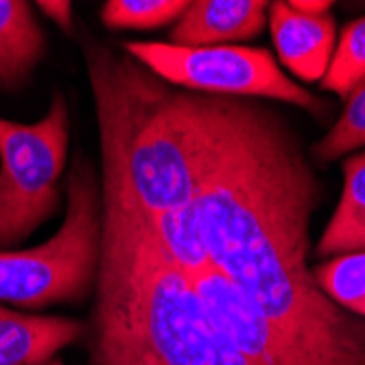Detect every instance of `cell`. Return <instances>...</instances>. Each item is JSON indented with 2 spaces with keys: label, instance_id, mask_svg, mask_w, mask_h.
Listing matches in <instances>:
<instances>
[{
  "label": "cell",
  "instance_id": "12",
  "mask_svg": "<svg viewBox=\"0 0 365 365\" xmlns=\"http://www.w3.org/2000/svg\"><path fill=\"white\" fill-rule=\"evenodd\" d=\"M315 250L322 258L365 252V151L344 162L341 199Z\"/></svg>",
  "mask_w": 365,
  "mask_h": 365
},
{
  "label": "cell",
  "instance_id": "16",
  "mask_svg": "<svg viewBox=\"0 0 365 365\" xmlns=\"http://www.w3.org/2000/svg\"><path fill=\"white\" fill-rule=\"evenodd\" d=\"M188 5L186 0H108L101 20L108 29H160L178 22Z\"/></svg>",
  "mask_w": 365,
  "mask_h": 365
},
{
  "label": "cell",
  "instance_id": "6",
  "mask_svg": "<svg viewBox=\"0 0 365 365\" xmlns=\"http://www.w3.org/2000/svg\"><path fill=\"white\" fill-rule=\"evenodd\" d=\"M125 53L169 86L186 92L274 98L319 114L315 94L297 86L267 48L254 46H180L171 42H127Z\"/></svg>",
  "mask_w": 365,
  "mask_h": 365
},
{
  "label": "cell",
  "instance_id": "10",
  "mask_svg": "<svg viewBox=\"0 0 365 365\" xmlns=\"http://www.w3.org/2000/svg\"><path fill=\"white\" fill-rule=\"evenodd\" d=\"M81 335L77 319L20 315L0 307V365H44Z\"/></svg>",
  "mask_w": 365,
  "mask_h": 365
},
{
  "label": "cell",
  "instance_id": "2",
  "mask_svg": "<svg viewBox=\"0 0 365 365\" xmlns=\"http://www.w3.org/2000/svg\"><path fill=\"white\" fill-rule=\"evenodd\" d=\"M101 221L92 365H250L136 217L103 208Z\"/></svg>",
  "mask_w": 365,
  "mask_h": 365
},
{
  "label": "cell",
  "instance_id": "14",
  "mask_svg": "<svg viewBox=\"0 0 365 365\" xmlns=\"http://www.w3.org/2000/svg\"><path fill=\"white\" fill-rule=\"evenodd\" d=\"M365 79V16L350 22L337 40L328 73L322 79V88L339 94L341 98Z\"/></svg>",
  "mask_w": 365,
  "mask_h": 365
},
{
  "label": "cell",
  "instance_id": "11",
  "mask_svg": "<svg viewBox=\"0 0 365 365\" xmlns=\"http://www.w3.org/2000/svg\"><path fill=\"white\" fill-rule=\"evenodd\" d=\"M46 51L44 31L24 0H0V92L20 90Z\"/></svg>",
  "mask_w": 365,
  "mask_h": 365
},
{
  "label": "cell",
  "instance_id": "19",
  "mask_svg": "<svg viewBox=\"0 0 365 365\" xmlns=\"http://www.w3.org/2000/svg\"><path fill=\"white\" fill-rule=\"evenodd\" d=\"M44 365H61L59 361H51V363H44Z\"/></svg>",
  "mask_w": 365,
  "mask_h": 365
},
{
  "label": "cell",
  "instance_id": "15",
  "mask_svg": "<svg viewBox=\"0 0 365 365\" xmlns=\"http://www.w3.org/2000/svg\"><path fill=\"white\" fill-rule=\"evenodd\" d=\"M359 147H365V79L348 92L344 112L333 129L315 145L313 155L326 164Z\"/></svg>",
  "mask_w": 365,
  "mask_h": 365
},
{
  "label": "cell",
  "instance_id": "17",
  "mask_svg": "<svg viewBox=\"0 0 365 365\" xmlns=\"http://www.w3.org/2000/svg\"><path fill=\"white\" fill-rule=\"evenodd\" d=\"M36 7H40L63 31H71L73 29V5L71 3H66V0H55V3H48V0H40Z\"/></svg>",
  "mask_w": 365,
  "mask_h": 365
},
{
  "label": "cell",
  "instance_id": "8",
  "mask_svg": "<svg viewBox=\"0 0 365 365\" xmlns=\"http://www.w3.org/2000/svg\"><path fill=\"white\" fill-rule=\"evenodd\" d=\"M269 29L280 61L302 81H322L337 46V26L330 14L311 18L289 7L269 5Z\"/></svg>",
  "mask_w": 365,
  "mask_h": 365
},
{
  "label": "cell",
  "instance_id": "1",
  "mask_svg": "<svg viewBox=\"0 0 365 365\" xmlns=\"http://www.w3.org/2000/svg\"><path fill=\"white\" fill-rule=\"evenodd\" d=\"M188 94L199 138L192 210L206 254L315 365H365V322L317 289L307 264L319 182L278 112Z\"/></svg>",
  "mask_w": 365,
  "mask_h": 365
},
{
  "label": "cell",
  "instance_id": "4",
  "mask_svg": "<svg viewBox=\"0 0 365 365\" xmlns=\"http://www.w3.org/2000/svg\"><path fill=\"white\" fill-rule=\"evenodd\" d=\"M101 217L94 169L79 160L66 182L61 227L38 247L0 250V302L44 309L83 300L98 278Z\"/></svg>",
  "mask_w": 365,
  "mask_h": 365
},
{
  "label": "cell",
  "instance_id": "13",
  "mask_svg": "<svg viewBox=\"0 0 365 365\" xmlns=\"http://www.w3.org/2000/svg\"><path fill=\"white\" fill-rule=\"evenodd\" d=\"M311 274L330 302L365 317V252L333 256L313 267Z\"/></svg>",
  "mask_w": 365,
  "mask_h": 365
},
{
  "label": "cell",
  "instance_id": "5",
  "mask_svg": "<svg viewBox=\"0 0 365 365\" xmlns=\"http://www.w3.org/2000/svg\"><path fill=\"white\" fill-rule=\"evenodd\" d=\"M68 155V103L55 94L33 125L0 118V250L24 241L61 202L59 178Z\"/></svg>",
  "mask_w": 365,
  "mask_h": 365
},
{
  "label": "cell",
  "instance_id": "7",
  "mask_svg": "<svg viewBox=\"0 0 365 365\" xmlns=\"http://www.w3.org/2000/svg\"><path fill=\"white\" fill-rule=\"evenodd\" d=\"M190 280L215 328L250 365H315L217 267L210 264Z\"/></svg>",
  "mask_w": 365,
  "mask_h": 365
},
{
  "label": "cell",
  "instance_id": "18",
  "mask_svg": "<svg viewBox=\"0 0 365 365\" xmlns=\"http://www.w3.org/2000/svg\"><path fill=\"white\" fill-rule=\"evenodd\" d=\"M289 7L302 16L319 18V16L330 14L333 3H330V0H293V3H289Z\"/></svg>",
  "mask_w": 365,
  "mask_h": 365
},
{
  "label": "cell",
  "instance_id": "3",
  "mask_svg": "<svg viewBox=\"0 0 365 365\" xmlns=\"http://www.w3.org/2000/svg\"><path fill=\"white\" fill-rule=\"evenodd\" d=\"M103 153V208L160 217L192 204L199 138L188 94L131 55L83 42Z\"/></svg>",
  "mask_w": 365,
  "mask_h": 365
},
{
  "label": "cell",
  "instance_id": "9",
  "mask_svg": "<svg viewBox=\"0 0 365 365\" xmlns=\"http://www.w3.org/2000/svg\"><path fill=\"white\" fill-rule=\"evenodd\" d=\"M264 0H197L180 16L171 31V44L227 46L256 38L267 24Z\"/></svg>",
  "mask_w": 365,
  "mask_h": 365
}]
</instances>
